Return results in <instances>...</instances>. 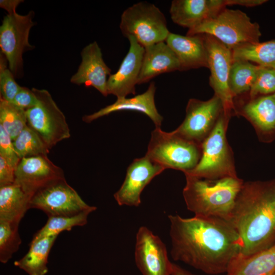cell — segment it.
Masks as SVG:
<instances>
[{
	"label": "cell",
	"instance_id": "cell-1",
	"mask_svg": "<svg viewBox=\"0 0 275 275\" xmlns=\"http://www.w3.org/2000/svg\"><path fill=\"white\" fill-rule=\"evenodd\" d=\"M172 258L209 274L226 273L243 248L231 224L213 217L169 215Z\"/></svg>",
	"mask_w": 275,
	"mask_h": 275
},
{
	"label": "cell",
	"instance_id": "cell-2",
	"mask_svg": "<svg viewBox=\"0 0 275 275\" xmlns=\"http://www.w3.org/2000/svg\"><path fill=\"white\" fill-rule=\"evenodd\" d=\"M229 222L241 238L240 254L250 256L275 244V179L244 182Z\"/></svg>",
	"mask_w": 275,
	"mask_h": 275
},
{
	"label": "cell",
	"instance_id": "cell-3",
	"mask_svg": "<svg viewBox=\"0 0 275 275\" xmlns=\"http://www.w3.org/2000/svg\"><path fill=\"white\" fill-rule=\"evenodd\" d=\"M184 174L183 196L187 209L196 216L229 221L243 181L238 177L210 179Z\"/></svg>",
	"mask_w": 275,
	"mask_h": 275
},
{
	"label": "cell",
	"instance_id": "cell-4",
	"mask_svg": "<svg viewBox=\"0 0 275 275\" xmlns=\"http://www.w3.org/2000/svg\"><path fill=\"white\" fill-rule=\"evenodd\" d=\"M165 169L184 173L194 169L202 155V144L189 140L174 130L167 132L155 127L145 155Z\"/></svg>",
	"mask_w": 275,
	"mask_h": 275
},
{
	"label": "cell",
	"instance_id": "cell-5",
	"mask_svg": "<svg viewBox=\"0 0 275 275\" xmlns=\"http://www.w3.org/2000/svg\"><path fill=\"white\" fill-rule=\"evenodd\" d=\"M201 34L213 36L231 50L242 44L259 42L261 36L258 23L252 22L246 13L226 8L188 30L186 35Z\"/></svg>",
	"mask_w": 275,
	"mask_h": 275
},
{
	"label": "cell",
	"instance_id": "cell-6",
	"mask_svg": "<svg viewBox=\"0 0 275 275\" xmlns=\"http://www.w3.org/2000/svg\"><path fill=\"white\" fill-rule=\"evenodd\" d=\"M231 117L224 111L222 112L214 127L202 144V155L198 164L184 174L210 179L237 177L233 152L226 139Z\"/></svg>",
	"mask_w": 275,
	"mask_h": 275
},
{
	"label": "cell",
	"instance_id": "cell-7",
	"mask_svg": "<svg viewBox=\"0 0 275 275\" xmlns=\"http://www.w3.org/2000/svg\"><path fill=\"white\" fill-rule=\"evenodd\" d=\"M120 29L124 36L133 37L144 48L165 41L170 33L163 13L147 2H138L125 10Z\"/></svg>",
	"mask_w": 275,
	"mask_h": 275
},
{
	"label": "cell",
	"instance_id": "cell-8",
	"mask_svg": "<svg viewBox=\"0 0 275 275\" xmlns=\"http://www.w3.org/2000/svg\"><path fill=\"white\" fill-rule=\"evenodd\" d=\"M37 102L26 111L27 124L42 138L50 150L59 142L70 136V129L63 113L49 92L32 89Z\"/></svg>",
	"mask_w": 275,
	"mask_h": 275
},
{
	"label": "cell",
	"instance_id": "cell-9",
	"mask_svg": "<svg viewBox=\"0 0 275 275\" xmlns=\"http://www.w3.org/2000/svg\"><path fill=\"white\" fill-rule=\"evenodd\" d=\"M33 11L26 15L16 12L7 14L0 26L1 53L6 58L8 67L17 78L22 75L24 52L34 48L29 42L31 29L35 25Z\"/></svg>",
	"mask_w": 275,
	"mask_h": 275
},
{
	"label": "cell",
	"instance_id": "cell-10",
	"mask_svg": "<svg viewBox=\"0 0 275 275\" xmlns=\"http://www.w3.org/2000/svg\"><path fill=\"white\" fill-rule=\"evenodd\" d=\"M202 35L207 51L209 84L214 95L222 100L225 112L236 114L234 98L229 87L230 71L233 63L232 50L212 36Z\"/></svg>",
	"mask_w": 275,
	"mask_h": 275
},
{
	"label": "cell",
	"instance_id": "cell-11",
	"mask_svg": "<svg viewBox=\"0 0 275 275\" xmlns=\"http://www.w3.org/2000/svg\"><path fill=\"white\" fill-rule=\"evenodd\" d=\"M30 207L44 211L48 217L72 216L97 208L84 201L65 179L37 191L31 199Z\"/></svg>",
	"mask_w": 275,
	"mask_h": 275
},
{
	"label": "cell",
	"instance_id": "cell-12",
	"mask_svg": "<svg viewBox=\"0 0 275 275\" xmlns=\"http://www.w3.org/2000/svg\"><path fill=\"white\" fill-rule=\"evenodd\" d=\"M224 111L222 100L215 95L206 101L190 99L186 107L185 119L174 131L189 140L202 144Z\"/></svg>",
	"mask_w": 275,
	"mask_h": 275
},
{
	"label": "cell",
	"instance_id": "cell-13",
	"mask_svg": "<svg viewBox=\"0 0 275 275\" xmlns=\"http://www.w3.org/2000/svg\"><path fill=\"white\" fill-rule=\"evenodd\" d=\"M134 257L143 275H171L173 263L166 245L145 226L141 227L136 233Z\"/></svg>",
	"mask_w": 275,
	"mask_h": 275
},
{
	"label": "cell",
	"instance_id": "cell-14",
	"mask_svg": "<svg viewBox=\"0 0 275 275\" xmlns=\"http://www.w3.org/2000/svg\"><path fill=\"white\" fill-rule=\"evenodd\" d=\"M63 170L54 164L47 155L22 158L15 171L14 183L32 197L37 191L64 179Z\"/></svg>",
	"mask_w": 275,
	"mask_h": 275
},
{
	"label": "cell",
	"instance_id": "cell-15",
	"mask_svg": "<svg viewBox=\"0 0 275 275\" xmlns=\"http://www.w3.org/2000/svg\"><path fill=\"white\" fill-rule=\"evenodd\" d=\"M164 170L146 155L134 159L127 169L124 182L114 195L115 200L120 206H139L144 188Z\"/></svg>",
	"mask_w": 275,
	"mask_h": 275
},
{
	"label": "cell",
	"instance_id": "cell-16",
	"mask_svg": "<svg viewBox=\"0 0 275 275\" xmlns=\"http://www.w3.org/2000/svg\"><path fill=\"white\" fill-rule=\"evenodd\" d=\"M129 42L128 51L118 71L108 76L107 82L108 95L117 98L126 97L135 94L145 48L132 36L127 38Z\"/></svg>",
	"mask_w": 275,
	"mask_h": 275
},
{
	"label": "cell",
	"instance_id": "cell-17",
	"mask_svg": "<svg viewBox=\"0 0 275 275\" xmlns=\"http://www.w3.org/2000/svg\"><path fill=\"white\" fill-rule=\"evenodd\" d=\"M81 62L77 72L71 77L72 84L92 86L103 96L108 95L107 76L111 70L104 62L101 48L97 42L90 43L81 52Z\"/></svg>",
	"mask_w": 275,
	"mask_h": 275
},
{
	"label": "cell",
	"instance_id": "cell-18",
	"mask_svg": "<svg viewBox=\"0 0 275 275\" xmlns=\"http://www.w3.org/2000/svg\"><path fill=\"white\" fill-rule=\"evenodd\" d=\"M236 114L251 122L260 141L269 143L275 139V93L249 99Z\"/></svg>",
	"mask_w": 275,
	"mask_h": 275
},
{
	"label": "cell",
	"instance_id": "cell-19",
	"mask_svg": "<svg viewBox=\"0 0 275 275\" xmlns=\"http://www.w3.org/2000/svg\"><path fill=\"white\" fill-rule=\"evenodd\" d=\"M226 0H174L169 12L174 23L193 29L226 8Z\"/></svg>",
	"mask_w": 275,
	"mask_h": 275
},
{
	"label": "cell",
	"instance_id": "cell-20",
	"mask_svg": "<svg viewBox=\"0 0 275 275\" xmlns=\"http://www.w3.org/2000/svg\"><path fill=\"white\" fill-rule=\"evenodd\" d=\"M155 84L151 82L144 93L131 98H117L116 101L92 114L85 115L82 121H92L112 113L122 111H133L143 113L153 121L155 127L160 128L163 117L158 113L155 103Z\"/></svg>",
	"mask_w": 275,
	"mask_h": 275
},
{
	"label": "cell",
	"instance_id": "cell-21",
	"mask_svg": "<svg viewBox=\"0 0 275 275\" xmlns=\"http://www.w3.org/2000/svg\"><path fill=\"white\" fill-rule=\"evenodd\" d=\"M180 64V71L208 68L207 54L202 35L183 36L170 33L165 40Z\"/></svg>",
	"mask_w": 275,
	"mask_h": 275
},
{
	"label": "cell",
	"instance_id": "cell-22",
	"mask_svg": "<svg viewBox=\"0 0 275 275\" xmlns=\"http://www.w3.org/2000/svg\"><path fill=\"white\" fill-rule=\"evenodd\" d=\"M138 85L148 82L165 73L180 71V64L174 51L165 41L146 47Z\"/></svg>",
	"mask_w": 275,
	"mask_h": 275
},
{
	"label": "cell",
	"instance_id": "cell-23",
	"mask_svg": "<svg viewBox=\"0 0 275 275\" xmlns=\"http://www.w3.org/2000/svg\"><path fill=\"white\" fill-rule=\"evenodd\" d=\"M275 244L250 256L239 253L230 263L226 275H274Z\"/></svg>",
	"mask_w": 275,
	"mask_h": 275
},
{
	"label": "cell",
	"instance_id": "cell-24",
	"mask_svg": "<svg viewBox=\"0 0 275 275\" xmlns=\"http://www.w3.org/2000/svg\"><path fill=\"white\" fill-rule=\"evenodd\" d=\"M31 197L18 185L0 187V221L19 224L30 207Z\"/></svg>",
	"mask_w": 275,
	"mask_h": 275
},
{
	"label": "cell",
	"instance_id": "cell-25",
	"mask_svg": "<svg viewBox=\"0 0 275 275\" xmlns=\"http://www.w3.org/2000/svg\"><path fill=\"white\" fill-rule=\"evenodd\" d=\"M58 235L33 239L27 254L14 262V265L23 270L29 275H45L48 272V257Z\"/></svg>",
	"mask_w": 275,
	"mask_h": 275
},
{
	"label": "cell",
	"instance_id": "cell-26",
	"mask_svg": "<svg viewBox=\"0 0 275 275\" xmlns=\"http://www.w3.org/2000/svg\"><path fill=\"white\" fill-rule=\"evenodd\" d=\"M232 50L233 61H246L267 67H275V39L239 45Z\"/></svg>",
	"mask_w": 275,
	"mask_h": 275
},
{
	"label": "cell",
	"instance_id": "cell-27",
	"mask_svg": "<svg viewBox=\"0 0 275 275\" xmlns=\"http://www.w3.org/2000/svg\"><path fill=\"white\" fill-rule=\"evenodd\" d=\"M260 66L246 61H234L232 64L229 87L233 98L249 93L253 85Z\"/></svg>",
	"mask_w": 275,
	"mask_h": 275
},
{
	"label": "cell",
	"instance_id": "cell-28",
	"mask_svg": "<svg viewBox=\"0 0 275 275\" xmlns=\"http://www.w3.org/2000/svg\"><path fill=\"white\" fill-rule=\"evenodd\" d=\"M15 152L20 159L47 155L49 149L39 135L28 124L13 141Z\"/></svg>",
	"mask_w": 275,
	"mask_h": 275
},
{
	"label": "cell",
	"instance_id": "cell-29",
	"mask_svg": "<svg viewBox=\"0 0 275 275\" xmlns=\"http://www.w3.org/2000/svg\"><path fill=\"white\" fill-rule=\"evenodd\" d=\"M96 209L87 210L72 216L48 217L45 225L35 234L33 239L58 235L63 231H70L75 226H84L87 223L89 214Z\"/></svg>",
	"mask_w": 275,
	"mask_h": 275
},
{
	"label": "cell",
	"instance_id": "cell-30",
	"mask_svg": "<svg viewBox=\"0 0 275 275\" xmlns=\"http://www.w3.org/2000/svg\"><path fill=\"white\" fill-rule=\"evenodd\" d=\"M0 125L13 141L27 125L26 111L1 98Z\"/></svg>",
	"mask_w": 275,
	"mask_h": 275
},
{
	"label": "cell",
	"instance_id": "cell-31",
	"mask_svg": "<svg viewBox=\"0 0 275 275\" xmlns=\"http://www.w3.org/2000/svg\"><path fill=\"white\" fill-rule=\"evenodd\" d=\"M19 224L0 221V261L6 263L19 249L21 240Z\"/></svg>",
	"mask_w": 275,
	"mask_h": 275
},
{
	"label": "cell",
	"instance_id": "cell-32",
	"mask_svg": "<svg viewBox=\"0 0 275 275\" xmlns=\"http://www.w3.org/2000/svg\"><path fill=\"white\" fill-rule=\"evenodd\" d=\"M275 93V67L260 66L256 79L249 92V99Z\"/></svg>",
	"mask_w": 275,
	"mask_h": 275
},
{
	"label": "cell",
	"instance_id": "cell-33",
	"mask_svg": "<svg viewBox=\"0 0 275 275\" xmlns=\"http://www.w3.org/2000/svg\"><path fill=\"white\" fill-rule=\"evenodd\" d=\"M5 57L0 55V92L1 98L11 102L20 90V86L15 81L14 76L8 67Z\"/></svg>",
	"mask_w": 275,
	"mask_h": 275
},
{
	"label": "cell",
	"instance_id": "cell-34",
	"mask_svg": "<svg viewBox=\"0 0 275 275\" xmlns=\"http://www.w3.org/2000/svg\"><path fill=\"white\" fill-rule=\"evenodd\" d=\"M0 156L6 159L15 169L21 159L15 152L11 136L1 125Z\"/></svg>",
	"mask_w": 275,
	"mask_h": 275
},
{
	"label": "cell",
	"instance_id": "cell-35",
	"mask_svg": "<svg viewBox=\"0 0 275 275\" xmlns=\"http://www.w3.org/2000/svg\"><path fill=\"white\" fill-rule=\"evenodd\" d=\"M11 102L16 106L27 111L36 105L37 100L32 89H29L28 88L24 87H21Z\"/></svg>",
	"mask_w": 275,
	"mask_h": 275
},
{
	"label": "cell",
	"instance_id": "cell-36",
	"mask_svg": "<svg viewBox=\"0 0 275 275\" xmlns=\"http://www.w3.org/2000/svg\"><path fill=\"white\" fill-rule=\"evenodd\" d=\"M15 168L0 156V187L14 183Z\"/></svg>",
	"mask_w": 275,
	"mask_h": 275
},
{
	"label": "cell",
	"instance_id": "cell-37",
	"mask_svg": "<svg viewBox=\"0 0 275 275\" xmlns=\"http://www.w3.org/2000/svg\"><path fill=\"white\" fill-rule=\"evenodd\" d=\"M267 2L265 0H226L227 5H238L245 7H255Z\"/></svg>",
	"mask_w": 275,
	"mask_h": 275
},
{
	"label": "cell",
	"instance_id": "cell-38",
	"mask_svg": "<svg viewBox=\"0 0 275 275\" xmlns=\"http://www.w3.org/2000/svg\"><path fill=\"white\" fill-rule=\"evenodd\" d=\"M23 1L22 0H1L0 7L8 12V14L16 13L17 6Z\"/></svg>",
	"mask_w": 275,
	"mask_h": 275
},
{
	"label": "cell",
	"instance_id": "cell-39",
	"mask_svg": "<svg viewBox=\"0 0 275 275\" xmlns=\"http://www.w3.org/2000/svg\"><path fill=\"white\" fill-rule=\"evenodd\" d=\"M171 275H194L179 265L173 263Z\"/></svg>",
	"mask_w": 275,
	"mask_h": 275
},
{
	"label": "cell",
	"instance_id": "cell-40",
	"mask_svg": "<svg viewBox=\"0 0 275 275\" xmlns=\"http://www.w3.org/2000/svg\"><path fill=\"white\" fill-rule=\"evenodd\" d=\"M274 275H275V273H274Z\"/></svg>",
	"mask_w": 275,
	"mask_h": 275
}]
</instances>
